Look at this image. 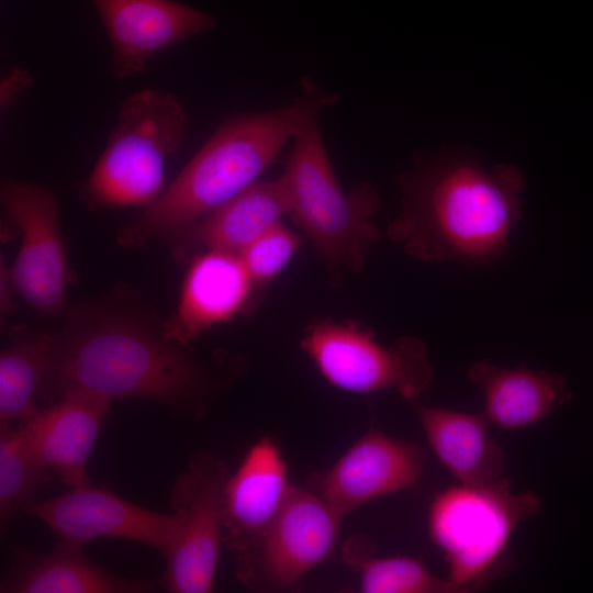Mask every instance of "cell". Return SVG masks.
Returning a JSON list of instances; mask_svg holds the SVG:
<instances>
[{
    "label": "cell",
    "instance_id": "6da1fadb",
    "mask_svg": "<svg viewBox=\"0 0 593 593\" xmlns=\"http://www.w3.org/2000/svg\"><path fill=\"white\" fill-rule=\"evenodd\" d=\"M52 334L51 367L42 392L49 403L81 393L113 403L145 399L198 421L217 378L191 351L142 317L114 309L74 312Z\"/></svg>",
    "mask_w": 593,
    "mask_h": 593
},
{
    "label": "cell",
    "instance_id": "7a4b0ae2",
    "mask_svg": "<svg viewBox=\"0 0 593 593\" xmlns=\"http://www.w3.org/2000/svg\"><path fill=\"white\" fill-rule=\"evenodd\" d=\"M402 210L391 240L424 262L482 265L503 255L522 217L524 178L510 164L462 155L419 161L399 179Z\"/></svg>",
    "mask_w": 593,
    "mask_h": 593
},
{
    "label": "cell",
    "instance_id": "3957f363",
    "mask_svg": "<svg viewBox=\"0 0 593 593\" xmlns=\"http://www.w3.org/2000/svg\"><path fill=\"white\" fill-rule=\"evenodd\" d=\"M333 101L305 78L292 102L228 118L160 197L119 231V243L171 238L208 216L258 181L303 123Z\"/></svg>",
    "mask_w": 593,
    "mask_h": 593
},
{
    "label": "cell",
    "instance_id": "277c9868",
    "mask_svg": "<svg viewBox=\"0 0 593 593\" xmlns=\"http://www.w3.org/2000/svg\"><path fill=\"white\" fill-rule=\"evenodd\" d=\"M310 116L291 139L280 176L288 215L311 239L338 275L361 269L368 249L380 238L372 222L379 209L376 190L367 182L345 192L334 174L317 123Z\"/></svg>",
    "mask_w": 593,
    "mask_h": 593
},
{
    "label": "cell",
    "instance_id": "5b68a950",
    "mask_svg": "<svg viewBox=\"0 0 593 593\" xmlns=\"http://www.w3.org/2000/svg\"><path fill=\"white\" fill-rule=\"evenodd\" d=\"M187 126V111L172 92L147 88L131 93L80 186L82 201L91 210L150 205L166 189L167 161Z\"/></svg>",
    "mask_w": 593,
    "mask_h": 593
},
{
    "label": "cell",
    "instance_id": "8992f818",
    "mask_svg": "<svg viewBox=\"0 0 593 593\" xmlns=\"http://www.w3.org/2000/svg\"><path fill=\"white\" fill-rule=\"evenodd\" d=\"M539 510L535 493H514L504 478L483 485L459 483L435 494L428 511V534L443 552L447 578L459 593L491 580L516 526Z\"/></svg>",
    "mask_w": 593,
    "mask_h": 593
},
{
    "label": "cell",
    "instance_id": "52a82bcc",
    "mask_svg": "<svg viewBox=\"0 0 593 593\" xmlns=\"http://www.w3.org/2000/svg\"><path fill=\"white\" fill-rule=\"evenodd\" d=\"M301 348L331 385L350 393L394 390L411 404L434 378L419 338L402 335L385 346L357 322L316 320L306 327Z\"/></svg>",
    "mask_w": 593,
    "mask_h": 593
},
{
    "label": "cell",
    "instance_id": "ba28073f",
    "mask_svg": "<svg viewBox=\"0 0 593 593\" xmlns=\"http://www.w3.org/2000/svg\"><path fill=\"white\" fill-rule=\"evenodd\" d=\"M230 473L225 462L201 450L189 460L170 493L181 516L180 530L165 555L163 585L171 593H209L214 589L224 544V490Z\"/></svg>",
    "mask_w": 593,
    "mask_h": 593
},
{
    "label": "cell",
    "instance_id": "9c48e42d",
    "mask_svg": "<svg viewBox=\"0 0 593 593\" xmlns=\"http://www.w3.org/2000/svg\"><path fill=\"white\" fill-rule=\"evenodd\" d=\"M343 519L316 490L293 485L260 539L235 556L237 579L249 589H293L332 556Z\"/></svg>",
    "mask_w": 593,
    "mask_h": 593
},
{
    "label": "cell",
    "instance_id": "30bf717a",
    "mask_svg": "<svg viewBox=\"0 0 593 593\" xmlns=\"http://www.w3.org/2000/svg\"><path fill=\"white\" fill-rule=\"evenodd\" d=\"M1 203L19 228L21 244L10 267L16 292L44 315L66 302L69 268L56 194L46 186L3 179Z\"/></svg>",
    "mask_w": 593,
    "mask_h": 593
},
{
    "label": "cell",
    "instance_id": "8fae6325",
    "mask_svg": "<svg viewBox=\"0 0 593 593\" xmlns=\"http://www.w3.org/2000/svg\"><path fill=\"white\" fill-rule=\"evenodd\" d=\"M23 511L43 522L59 541L83 547L99 538L124 539L152 547L164 557L181 526L176 511H153L90 483L34 500Z\"/></svg>",
    "mask_w": 593,
    "mask_h": 593
},
{
    "label": "cell",
    "instance_id": "7c38bea8",
    "mask_svg": "<svg viewBox=\"0 0 593 593\" xmlns=\"http://www.w3.org/2000/svg\"><path fill=\"white\" fill-rule=\"evenodd\" d=\"M426 452L371 427L317 480L315 490L343 518L379 497L418 489Z\"/></svg>",
    "mask_w": 593,
    "mask_h": 593
},
{
    "label": "cell",
    "instance_id": "4fadbf2b",
    "mask_svg": "<svg viewBox=\"0 0 593 593\" xmlns=\"http://www.w3.org/2000/svg\"><path fill=\"white\" fill-rule=\"evenodd\" d=\"M111 46V76L142 74L160 52L210 31L209 13L176 0H89Z\"/></svg>",
    "mask_w": 593,
    "mask_h": 593
},
{
    "label": "cell",
    "instance_id": "5bb4252c",
    "mask_svg": "<svg viewBox=\"0 0 593 593\" xmlns=\"http://www.w3.org/2000/svg\"><path fill=\"white\" fill-rule=\"evenodd\" d=\"M293 485L278 443L269 435L253 443L228 475L224 490V544L235 556L260 539Z\"/></svg>",
    "mask_w": 593,
    "mask_h": 593
},
{
    "label": "cell",
    "instance_id": "9a60e30c",
    "mask_svg": "<svg viewBox=\"0 0 593 593\" xmlns=\"http://www.w3.org/2000/svg\"><path fill=\"white\" fill-rule=\"evenodd\" d=\"M112 403L66 394L18 426L40 462L69 488L89 483L87 465Z\"/></svg>",
    "mask_w": 593,
    "mask_h": 593
},
{
    "label": "cell",
    "instance_id": "2e32d148",
    "mask_svg": "<svg viewBox=\"0 0 593 593\" xmlns=\"http://www.w3.org/2000/svg\"><path fill=\"white\" fill-rule=\"evenodd\" d=\"M257 288L239 255L205 250L191 261L166 336L188 345L211 327L228 322L251 305Z\"/></svg>",
    "mask_w": 593,
    "mask_h": 593
},
{
    "label": "cell",
    "instance_id": "e0dca14e",
    "mask_svg": "<svg viewBox=\"0 0 593 593\" xmlns=\"http://www.w3.org/2000/svg\"><path fill=\"white\" fill-rule=\"evenodd\" d=\"M82 546L64 541L47 553L24 548L13 552L9 571L1 580V593H147L155 583L130 579L102 568L82 551Z\"/></svg>",
    "mask_w": 593,
    "mask_h": 593
},
{
    "label": "cell",
    "instance_id": "ac0fdd59",
    "mask_svg": "<svg viewBox=\"0 0 593 593\" xmlns=\"http://www.w3.org/2000/svg\"><path fill=\"white\" fill-rule=\"evenodd\" d=\"M411 404L432 451L460 484L483 485L503 478L504 454L490 436L491 422L483 412Z\"/></svg>",
    "mask_w": 593,
    "mask_h": 593
},
{
    "label": "cell",
    "instance_id": "d6986e66",
    "mask_svg": "<svg viewBox=\"0 0 593 593\" xmlns=\"http://www.w3.org/2000/svg\"><path fill=\"white\" fill-rule=\"evenodd\" d=\"M467 378L483 392L491 424L511 430L539 423L570 398L564 377L525 365L501 368L479 360L469 366Z\"/></svg>",
    "mask_w": 593,
    "mask_h": 593
},
{
    "label": "cell",
    "instance_id": "ffe728a7",
    "mask_svg": "<svg viewBox=\"0 0 593 593\" xmlns=\"http://www.w3.org/2000/svg\"><path fill=\"white\" fill-rule=\"evenodd\" d=\"M288 215L280 177L258 180L208 216L177 234V250H221L240 254Z\"/></svg>",
    "mask_w": 593,
    "mask_h": 593
},
{
    "label": "cell",
    "instance_id": "44dd1931",
    "mask_svg": "<svg viewBox=\"0 0 593 593\" xmlns=\"http://www.w3.org/2000/svg\"><path fill=\"white\" fill-rule=\"evenodd\" d=\"M52 334L25 333L15 336L0 354V426L23 422L40 409L51 367Z\"/></svg>",
    "mask_w": 593,
    "mask_h": 593
},
{
    "label": "cell",
    "instance_id": "7402d4cb",
    "mask_svg": "<svg viewBox=\"0 0 593 593\" xmlns=\"http://www.w3.org/2000/svg\"><path fill=\"white\" fill-rule=\"evenodd\" d=\"M343 557L358 571L362 593H459L448 578L435 575L418 559L376 556L373 542L365 535L351 536Z\"/></svg>",
    "mask_w": 593,
    "mask_h": 593
},
{
    "label": "cell",
    "instance_id": "603a6c76",
    "mask_svg": "<svg viewBox=\"0 0 593 593\" xmlns=\"http://www.w3.org/2000/svg\"><path fill=\"white\" fill-rule=\"evenodd\" d=\"M53 480L25 444L19 427L0 426V528L8 529L16 512L35 500L41 486Z\"/></svg>",
    "mask_w": 593,
    "mask_h": 593
},
{
    "label": "cell",
    "instance_id": "cb8c5ba5",
    "mask_svg": "<svg viewBox=\"0 0 593 593\" xmlns=\"http://www.w3.org/2000/svg\"><path fill=\"white\" fill-rule=\"evenodd\" d=\"M301 242L281 222L238 254L257 290L272 281L287 267Z\"/></svg>",
    "mask_w": 593,
    "mask_h": 593
},
{
    "label": "cell",
    "instance_id": "d4e9b609",
    "mask_svg": "<svg viewBox=\"0 0 593 593\" xmlns=\"http://www.w3.org/2000/svg\"><path fill=\"white\" fill-rule=\"evenodd\" d=\"M32 83V77L27 70L15 67L3 78L0 86L1 105L5 107Z\"/></svg>",
    "mask_w": 593,
    "mask_h": 593
},
{
    "label": "cell",
    "instance_id": "484cf974",
    "mask_svg": "<svg viewBox=\"0 0 593 593\" xmlns=\"http://www.w3.org/2000/svg\"><path fill=\"white\" fill-rule=\"evenodd\" d=\"M3 258L0 266V316L1 324H5L12 310V295L15 290L10 267L7 266Z\"/></svg>",
    "mask_w": 593,
    "mask_h": 593
}]
</instances>
